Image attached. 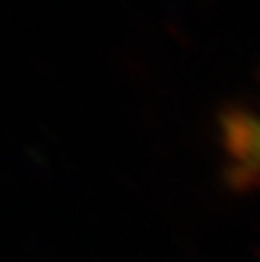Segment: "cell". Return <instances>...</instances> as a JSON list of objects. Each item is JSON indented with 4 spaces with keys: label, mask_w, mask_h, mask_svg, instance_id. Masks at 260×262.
<instances>
[{
    "label": "cell",
    "mask_w": 260,
    "mask_h": 262,
    "mask_svg": "<svg viewBox=\"0 0 260 262\" xmlns=\"http://www.w3.org/2000/svg\"><path fill=\"white\" fill-rule=\"evenodd\" d=\"M226 149L237 177H260V111H237L224 122Z\"/></svg>",
    "instance_id": "obj_1"
}]
</instances>
